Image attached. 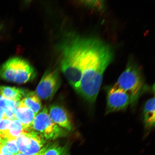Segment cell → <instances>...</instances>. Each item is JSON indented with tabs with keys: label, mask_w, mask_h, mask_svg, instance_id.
<instances>
[{
	"label": "cell",
	"mask_w": 155,
	"mask_h": 155,
	"mask_svg": "<svg viewBox=\"0 0 155 155\" xmlns=\"http://www.w3.org/2000/svg\"><path fill=\"white\" fill-rule=\"evenodd\" d=\"M145 129L150 131L155 126V98H151L145 103L143 111Z\"/></svg>",
	"instance_id": "9c48e42d"
},
{
	"label": "cell",
	"mask_w": 155,
	"mask_h": 155,
	"mask_svg": "<svg viewBox=\"0 0 155 155\" xmlns=\"http://www.w3.org/2000/svg\"><path fill=\"white\" fill-rule=\"evenodd\" d=\"M19 101L7 99L1 94L0 91V112H5L7 109L13 110L18 107Z\"/></svg>",
	"instance_id": "9a60e30c"
},
{
	"label": "cell",
	"mask_w": 155,
	"mask_h": 155,
	"mask_svg": "<svg viewBox=\"0 0 155 155\" xmlns=\"http://www.w3.org/2000/svg\"><path fill=\"white\" fill-rule=\"evenodd\" d=\"M28 130L38 134L46 140H54L67 135L65 129L52 120L46 107L37 114L31 125L26 131Z\"/></svg>",
	"instance_id": "277c9868"
},
{
	"label": "cell",
	"mask_w": 155,
	"mask_h": 155,
	"mask_svg": "<svg viewBox=\"0 0 155 155\" xmlns=\"http://www.w3.org/2000/svg\"><path fill=\"white\" fill-rule=\"evenodd\" d=\"M23 107L30 108L36 115L41 108V102L35 93L30 92L27 93L24 98L19 102L18 107Z\"/></svg>",
	"instance_id": "8fae6325"
},
{
	"label": "cell",
	"mask_w": 155,
	"mask_h": 155,
	"mask_svg": "<svg viewBox=\"0 0 155 155\" xmlns=\"http://www.w3.org/2000/svg\"><path fill=\"white\" fill-rule=\"evenodd\" d=\"M25 131L22 124L18 120L15 119L11 121L8 130L3 137V139L16 140L20 134Z\"/></svg>",
	"instance_id": "4fadbf2b"
},
{
	"label": "cell",
	"mask_w": 155,
	"mask_h": 155,
	"mask_svg": "<svg viewBox=\"0 0 155 155\" xmlns=\"http://www.w3.org/2000/svg\"><path fill=\"white\" fill-rule=\"evenodd\" d=\"M49 115L54 123L59 127L68 131L72 129V123L69 116L62 107L56 104L50 106Z\"/></svg>",
	"instance_id": "ba28073f"
},
{
	"label": "cell",
	"mask_w": 155,
	"mask_h": 155,
	"mask_svg": "<svg viewBox=\"0 0 155 155\" xmlns=\"http://www.w3.org/2000/svg\"><path fill=\"white\" fill-rule=\"evenodd\" d=\"M0 155H2L1 152V151H0Z\"/></svg>",
	"instance_id": "484cf974"
},
{
	"label": "cell",
	"mask_w": 155,
	"mask_h": 155,
	"mask_svg": "<svg viewBox=\"0 0 155 155\" xmlns=\"http://www.w3.org/2000/svg\"><path fill=\"white\" fill-rule=\"evenodd\" d=\"M4 113H3V112H0V121L3 119L4 114Z\"/></svg>",
	"instance_id": "7402d4cb"
},
{
	"label": "cell",
	"mask_w": 155,
	"mask_h": 155,
	"mask_svg": "<svg viewBox=\"0 0 155 155\" xmlns=\"http://www.w3.org/2000/svg\"><path fill=\"white\" fill-rule=\"evenodd\" d=\"M1 143L5 145L10 152L14 155L19 152L17 146L16 140L3 139Z\"/></svg>",
	"instance_id": "2e32d148"
},
{
	"label": "cell",
	"mask_w": 155,
	"mask_h": 155,
	"mask_svg": "<svg viewBox=\"0 0 155 155\" xmlns=\"http://www.w3.org/2000/svg\"><path fill=\"white\" fill-rule=\"evenodd\" d=\"M84 4L89 7L96 9L98 10L103 9L104 8V1H85Z\"/></svg>",
	"instance_id": "ac0fdd59"
},
{
	"label": "cell",
	"mask_w": 155,
	"mask_h": 155,
	"mask_svg": "<svg viewBox=\"0 0 155 155\" xmlns=\"http://www.w3.org/2000/svg\"><path fill=\"white\" fill-rule=\"evenodd\" d=\"M2 95L5 98L15 101H20L21 99L26 96V92L15 87L0 86Z\"/></svg>",
	"instance_id": "7c38bea8"
},
{
	"label": "cell",
	"mask_w": 155,
	"mask_h": 155,
	"mask_svg": "<svg viewBox=\"0 0 155 155\" xmlns=\"http://www.w3.org/2000/svg\"><path fill=\"white\" fill-rule=\"evenodd\" d=\"M2 138L1 136V135H0V145H1L2 143Z\"/></svg>",
	"instance_id": "d4e9b609"
},
{
	"label": "cell",
	"mask_w": 155,
	"mask_h": 155,
	"mask_svg": "<svg viewBox=\"0 0 155 155\" xmlns=\"http://www.w3.org/2000/svg\"><path fill=\"white\" fill-rule=\"evenodd\" d=\"M36 75L34 68L21 58H11L0 67V78L10 82L26 83L33 80Z\"/></svg>",
	"instance_id": "3957f363"
},
{
	"label": "cell",
	"mask_w": 155,
	"mask_h": 155,
	"mask_svg": "<svg viewBox=\"0 0 155 155\" xmlns=\"http://www.w3.org/2000/svg\"><path fill=\"white\" fill-rule=\"evenodd\" d=\"M95 38L71 34L60 46L61 69L68 82L77 91L84 71L91 63Z\"/></svg>",
	"instance_id": "6da1fadb"
},
{
	"label": "cell",
	"mask_w": 155,
	"mask_h": 155,
	"mask_svg": "<svg viewBox=\"0 0 155 155\" xmlns=\"http://www.w3.org/2000/svg\"><path fill=\"white\" fill-rule=\"evenodd\" d=\"M130 104L134 106L132 99L127 93L115 85L108 88L107 96V114L124 110Z\"/></svg>",
	"instance_id": "52a82bcc"
},
{
	"label": "cell",
	"mask_w": 155,
	"mask_h": 155,
	"mask_svg": "<svg viewBox=\"0 0 155 155\" xmlns=\"http://www.w3.org/2000/svg\"><path fill=\"white\" fill-rule=\"evenodd\" d=\"M46 149V146L44 147L39 152H38L37 153L34 155H44V153L45 152Z\"/></svg>",
	"instance_id": "44dd1931"
},
{
	"label": "cell",
	"mask_w": 155,
	"mask_h": 155,
	"mask_svg": "<svg viewBox=\"0 0 155 155\" xmlns=\"http://www.w3.org/2000/svg\"><path fill=\"white\" fill-rule=\"evenodd\" d=\"M11 123L10 120L5 118H3L0 121V135L2 138L7 132Z\"/></svg>",
	"instance_id": "e0dca14e"
},
{
	"label": "cell",
	"mask_w": 155,
	"mask_h": 155,
	"mask_svg": "<svg viewBox=\"0 0 155 155\" xmlns=\"http://www.w3.org/2000/svg\"><path fill=\"white\" fill-rule=\"evenodd\" d=\"M15 155H26L24 153H22L19 152V153H18L15 154Z\"/></svg>",
	"instance_id": "603a6c76"
},
{
	"label": "cell",
	"mask_w": 155,
	"mask_h": 155,
	"mask_svg": "<svg viewBox=\"0 0 155 155\" xmlns=\"http://www.w3.org/2000/svg\"><path fill=\"white\" fill-rule=\"evenodd\" d=\"M44 155H69L68 149L66 146H62L57 143L46 145Z\"/></svg>",
	"instance_id": "5bb4252c"
},
{
	"label": "cell",
	"mask_w": 155,
	"mask_h": 155,
	"mask_svg": "<svg viewBox=\"0 0 155 155\" xmlns=\"http://www.w3.org/2000/svg\"><path fill=\"white\" fill-rule=\"evenodd\" d=\"M3 118H6V119L10 120L11 121L16 119L15 114L13 111V110L11 109H7L5 110Z\"/></svg>",
	"instance_id": "d6986e66"
},
{
	"label": "cell",
	"mask_w": 155,
	"mask_h": 155,
	"mask_svg": "<svg viewBox=\"0 0 155 155\" xmlns=\"http://www.w3.org/2000/svg\"><path fill=\"white\" fill-rule=\"evenodd\" d=\"M61 78L57 69L49 70L44 73L37 87L36 94L44 100L51 99L59 88Z\"/></svg>",
	"instance_id": "5b68a950"
},
{
	"label": "cell",
	"mask_w": 155,
	"mask_h": 155,
	"mask_svg": "<svg viewBox=\"0 0 155 155\" xmlns=\"http://www.w3.org/2000/svg\"><path fill=\"white\" fill-rule=\"evenodd\" d=\"M2 25L1 24V23L0 22V31L2 30Z\"/></svg>",
	"instance_id": "cb8c5ba5"
},
{
	"label": "cell",
	"mask_w": 155,
	"mask_h": 155,
	"mask_svg": "<svg viewBox=\"0 0 155 155\" xmlns=\"http://www.w3.org/2000/svg\"><path fill=\"white\" fill-rule=\"evenodd\" d=\"M14 112L15 118L22 124L25 131L31 125L36 116L32 110L25 107L15 108Z\"/></svg>",
	"instance_id": "30bf717a"
},
{
	"label": "cell",
	"mask_w": 155,
	"mask_h": 155,
	"mask_svg": "<svg viewBox=\"0 0 155 155\" xmlns=\"http://www.w3.org/2000/svg\"><path fill=\"white\" fill-rule=\"evenodd\" d=\"M45 141L38 134L28 130L17 137L16 144L19 152L26 155H34L43 148Z\"/></svg>",
	"instance_id": "8992f818"
},
{
	"label": "cell",
	"mask_w": 155,
	"mask_h": 155,
	"mask_svg": "<svg viewBox=\"0 0 155 155\" xmlns=\"http://www.w3.org/2000/svg\"><path fill=\"white\" fill-rule=\"evenodd\" d=\"M114 85L131 96L134 106L141 95L148 90L140 69L133 63L128 64Z\"/></svg>",
	"instance_id": "7a4b0ae2"
},
{
	"label": "cell",
	"mask_w": 155,
	"mask_h": 155,
	"mask_svg": "<svg viewBox=\"0 0 155 155\" xmlns=\"http://www.w3.org/2000/svg\"><path fill=\"white\" fill-rule=\"evenodd\" d=\"M0 151L2 155H14L10 152L5 145L2 143L0 145Z\"/></svg>",
	"instance_id": "ffe728a7"
}]
</instances>
